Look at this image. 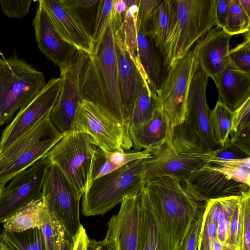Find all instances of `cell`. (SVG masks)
<instances>
[{
  "label": "cell",
  "mask_w": 250,
  "mask_h": 250,
  "mask_svg": "<svg viewBox=\"0 0 250 250\" xmlns=\"http://www.w3.org/2000/svg\"><path fill=\"white\" fill-rule=\"evenodd\" d=\"M137 42L138 59L145 79L151 90L156 93L169 70L164 56L151 36L137 33Z\"/></svg>",
  "instance_id": "d4e9b609"
},
{
  "label": "cell",
  "mask_w": 250,
  "mask_h": 250,
  "mask_svg": "<svg viewBox=\"0 0 250 250\" xmlns=\"http://www.w3.org/2000/svg\"><path fill=\"white\" fill-rule=\"evenodd\" d=\"M232 111L217 101L210 114L211 136L214 144L219 147L227 143L231 129Z\"/></svg>",
  "instance_id": "f546056e"
},
{
  "label": "cell",
  "mask_w": 250,
  "mask_h": 250,
  "mask_svg": "<svg viewBox=\"0 0 250 250\" xmlns=\"http://www.w3.org/2000/svg\"><path fill=\"white\" fill-rule=\"evenodd\" d=\"M139 195L140 202L139 250H175L155 198L146 185Z\"/></svg>",
  "instance_id": "ac0fdd59"
},
{
  "label": "cell",
  "mask_w": 250,
  "mask_h": 250,
  "mask_svg": "<svg viewBox=\"0 0 250 250\" xmlns=\"http://www.w3.org/2000/svg\"><path fill=\"white\" fill-rule=\"evenodd\" d=\"M213 241L201 229L197 250H211Z\"/></svg>",
  "instance_id": "f907efd6"
},
{
  "label": "cell",
  "mask_w": 250,
  "mask_h": 250,
  "mask_svg": "<svg viewBox=\"0 0 250 250\" xmlns=\"http://www.w3.org/2000/svg\"><path fill=\"white\" fill-rule=\"evenodd\" d=\"M42 72L16 55L0 61V123L11 120L46 85Z\"/></svg>",
  "instance_id": "5b68a950"
},
{
  "label": "cell",
  "mask_w": 250,
  "mask_h": 250,
  "mask_svg": "<svg viewBox=\"0 0 250 250\" xmlns=\"http://www.w3.org/2000/svg\"><path fill=\"white\" fill-rule=\"evenodd\" d=\"M124 16L125 14H117L113 10L112 22L122 102L123 127L126 141L132 147L129 134L130 120L137 89L144 76L136 66L125 42Z\"/></svg>",
  "instance_id": "7c38bea8"
},
{
  "label": "cell",
  "mask_w": 250,
  "mask_h": 250,
  "mask_svg": "<svg viewBox=\"0 0 250 250\" xmlns=\"http://www.w3.org/2000/svg\"><path fill=\"white\" fill-rule=\"evenodd\" d=\"M0 250H10L3 243L0 242Z\"/></svg>",
  "instance_id": "11a10c76"
},
{
  "label": "cell",
  "mask_w": 250,
  "mask_h": 250,
  "mask_svg": "<svg viewBox=\"0 0 250 250\" xmlns=\"http://www.w3.org/2000/svg\"><path fill=\"white\" fill-rule=\"evenodd\" d=\"M188 155L201 159L206 162L227 161L250 157V155L240 148L229 142V140L225 146L212 151L206 153L192 154Z\"/></svg>",
  "instance_id": "8d00e7d4"
},
{
  "label": "cell",
  "mask_w": 250,
  "mask_h": 250,
  "mask_svg": "<svg viewBox=\"0 0 250 250\" xmlns=\"http://www.w3.org/2000/svg\"><path fill=\"white\" fill-rule=\"evenodd\" d=\"M219 102L232 112L250 98V74L238 69L232 62L214 81Z\"/></svg>",
  "instance_id": "cb8c5ba5"
},
{
  "label": "cell",
  "mask_w": 250,
  "mask_h": 250,
  "mask_svg": "<svg viewBox=\"0 0 250 250\" xmlns=\"http://www.w3.org/2000/svg\"><path fill=\"white\" fill-rule=\"evenodd\" d=\"M130 140L134 148L151 151L160 149L170 139L169 120L160 104L156 108L152 118L148 122L129 128Z\"/></svg>",
  "instance_id": "603a6c76"
},
{
  "label": "cell",
  "mask_w": 250,
  "mask_h": 250,
  "mask_svg": "<svg viewBox=\"0 0 250 250\" xmlns=\"http://www.w3.org/2000/svg\"><path fill=\"white\" fill-rule=\"evenodd\" d=\"M240 200L241 196H230L210 200L204 206L216 224L217 239L225 247H227L230 217Z\"/></svg>",
  "instance_id": "484cf974"
},
{
  "label": "cell",
  "mask_w": 250,
  "mask_h": 250,
  "mask_svg": "<svg viewBox=\"0 0 250 250\" xmlns=\"http://www.w3.org/2000/svg\"><path fill=\"white\" fill-rule=\"evenodd\" d=\"M0 125H1V124H0Z\"/></svg>",
  "instance_id": "6f0895ef"
},
{
  "label": "cell",
  "mask_w": 250,
  "mask_h": 250,
  "mask_svg": "<svg viewBox=\"0 0 250 250\" xmlns=\"http://www.w3.org/2000/svg\"><path fill=\"white\" fill-rule=\"evenodd\" d=\"M88 237L85 229L82 226L80 231L74 241L73 250H86Z\"/></svg>",
  "instance_id": "c3c4849f"
},
{
  "label": "cell",
  "mask_w": 250,
  "mask_h": 250,
  "mask_svg": "<svg viewBox=\"0 0 250 250\" xmlns=\"http://www.w3.org/2000/svg\"><path fill=\"white\" fill-rule=\"evenodd\" d=\"M60 2L92 37L100 0H60Z\"/></svg>",
  "instance_id": "4dcf8cb0"
},
{
  "label": "cell",
  "mask_w": 250,
  "mask_h": 250,
  "mask_svg": "<svg viewBox=\"0 0 250 250\" xmlns=\"http://www.w3.org/2000/svg\"><path fill=\"white\" fill-rule=\"evenodd\" d=\"M127 9L125 0H114L113 10L118 14H125Z\"/></svg>",
  "instance_id": "816d5d0a"
},
{
  "label": "cell",
  "mask_w": 250,
  "mask_h": 250,
  "mask_svg": "<svg viewBox=\"0 0 250 250\" xmlns=\"http://www.w3.org/2000/svg\"><path fill=\"white\" fill-rule=\"evenodd\" d=\"M241 229L242 215L240 201L234 208L229 219L227 247L231 250H241Z\"/></svg>",
  "instance_id": "ab89813d"
},
{
  "label": "cell",
  "mask_w": 250,
  "mask_h": 250,
  "mask_svg": "<svg viewBox=\"0 0 250 250\" xmlns=\"http://www.w3.org/2000/svg\"><path fill=\"white\" fill-rule=\"evenodd\" d=\"M170 21V0H160L153 15L150 35L163 55Z\"/></svg>",
  "instance_id": "d6a6232c"
},
{
  "label": "cell",
  "mask_w": 250,
  "mask_h": 250,
  "mask_svg": "<svg viewBox=\"0 0 250 250\" xmlns=\"http://www.w3.org/2000/svg\"><path fill=\"white\" fill-rule=\"evenodd\" d=\"M160 0H139L136 20L137 33L150 35L155 11Z\"/></svg>",
  "instance_id": "74e56055"
},
{
  "label": "cell",
  "mask_w": 250,
  "mask_h": 250,
  "mask_svg": "<svg viewBox=\"0 0 250 250\" xmlns=\"http://www.w3.org/2000/svg\"><path fill=\"white\" fill-rule=\"evenodd\" d=\"M250 127V98L232 112L229 136Z\"/></svg>",
  "instance_id": "ee69618b"
},
{
  "label": "cell",
  "mask_w": 250,
  "mask_h": 250,
  "mask_svg": "<svg viewBox=\"0 0 250 250\" xmlns=\"http://www.w3.org/2000/svg\"><path fill=\"white\" fill-rule=\"evenodd\" d=\"M198 65L195 56L189 50L170 67L162 85L156 92L169 120L171 133L185 121L189 85Z\"/></svg>",
  "instance_id": "9c48e42d"
},
{
  "label": "cell",
  "mask_w": 250,
  "mask_h": 250,
  "mask_svg": "<svg viewBox=\"0 0 250 250\" xmlns=\"http://www.w3.org/2000/svg\"><path fill=\"white\" fill-rule=\"evenodd\" d=\"M244 42L229 49V54L232 64L242 71L250 74V34L247 32Z\"/></svg>",
  "instance_id": "f35d334b"
},
{
  "label": "cell",
  "mask_w": 250,
  "mask_h": 250,
  "mask_svg": "<svg viewBox=\"0 0 250 250\" xmlns=\"http://www.w3.org/2000/svg\"><path fill=\"white\" fill-rule=\"evenodd\" d=\"M155 198L175 250L193 220L201 216L204 206L177 179L167 176L146 183Z\"/></svg>",
  "instance_id": "277c9868"
},
{
  "label": "cell",
  "mask_w": 250,
  "mask_h": 250,
  "mask_svg": "<svg viewBox=\"0 0 250 250\" xmlns=\"http://www.w3.org/2000/svg\"><path fill=\"white\" fill-rule=\"evenodd\" d=\"M53 27L60 37L78 50L92 56V37L61 5L60 0H40Z\"/></svg>",
  "instance_id": "7402d4cb"
},
{
  "label": "cell",
  "mask_w": 250,
  "mask_h": 250,
  "mask_svg": "<svg viewBox=\"0 0 250 250\" xmlns=\"http://www.w3.org/2000/svg\"><path fill=\"white\" fill-rule=\"evenodd\" d=\"M104 239L112 250H139L140 232V202L139 193L125 197L118 213L107 223Z\"/></svg>",
  "instance_id": "2e32d148"
},
{
  "label": "cell",
  "mask_w": 250,
  "mask_h": 250,
  "mask_svg": "<svg viewBox=\"0 0 250 250\" xmlns=\"http://www.w3.org/2000/svg\"><path fill=\"white\" fill-rule=\"evenodd\" d=\"M242 215L241 250H250V190L241 195Z\"/></svg>",
  "instance_id": "60d3db41"
},
{
  "label": "cell",
  "mask_w": 250,
  "mask_h": 250,
  "mask_svg": "<svg viewBox=\"0 0 250 250\" xmlns=\"http://www.w3.org/2000/svg\"><path fill=\"white\" fill-rule=\"evenodd\" d=\"M151 153L150 149L137 150L129 152L116 151L105 154L107 158L114 164L119 167L136 160L146 159Z\"/></svg>",
  "instance_id": "bcb514c9"
},
{
  "label": "cell",
  "mask_w": 250,
  "mask_h": 250,
  "mask_svg": "<svg viewBox=\"0 0 250 250\" xmlns=\"http://www.w3.org/2000/svg\"><path fill=\"white\" fill-rule=\"evenodd\" d=\"M145 159L129 163L90 183L83 194L82 213L103 215L146 185Z\"/></svg>",
  "instance_id": "3957f363"
},
{
  "label": "cell",
  "mask_w": 250,
  "mask_h": 250,
  "mask_svg": "<svg viewBox=\"0 0 250 250\" xmlns=\"http://www.w3.org/2000/svg\"><path fill=\"white\" fill-rule=\"evenodd\" d=\"M118 168L119 167L112 163L107 158L105 154L98 147L93 160L90 172V183Z\"/></svg>",
  "instance_id": "b9f144b4"
},
{
  "label": "cell",
  "mask_w": 250,
  "mask_h": 250,
  "mask_svg": "<svg viewBox=\"0 0 250 250\" xmlns=\"http://www.w3.org/2000/svg\"><path fill=\"white\" fill-rule=\"evenodd\" d=\"M75 130L87 133L104 153L124 152L128 145L123 125L93 103L83 100L80 104L75 122Z\"/></svg>",
  "instance_id": "30bf717a"
},
{
  "label": "cell",
  "mask_w": 250,
  "mask_h": 250,
  "mask_svg": "<svg viewBox=\"0 0 250 250\" xmlns=\"http://www.w3.org/2000/svg\"><path fill=\"white\" fill-rule=\"evenodd\" d=\"M239 1L244 10L250 17V0H239Z\"/></svg>",
  "instance_id": "db71d44e"
},
{
  "label": "cell",
  "mask_w": 250,
  "mask_h": 250,
  "mask_svg": "<svg viewBox=\"0 0 250 250\" xmlns=\"http://www.w3.org/2000/svg\"><path fill=\"white\" fill-rule=\"evenodd\" d=\"M73 240L66 236L60 250H73Z\"/></svg>",
  "instance_id": "f5cc1de1"
},
{
  "label": "cell",
  "mask_w": 250,
  "mask_h": 250,
  "mask_svg": "<svg viewBox=\"0 0 250 250\" xmlns=\"http://www.w3.org/2000/svg\"><path fill=\"white\" fill-rule=\"evenodd\" d=\"M186 190L197 201L241 196L250 186L236 181L209 162L192 172L184 182Z\"/></svg>",
  "instance_id": "9a60e30c"
},
{
  "label": "cell",
  "mask_w": 250,
  "mask_h": 250,
  "mask_svg": "<svg viewBox=\"0 0 250 250\" xmlns=\"http://www.w3.org/2000/svg\"><path fill=\"white\" fill-rule=\"evenodd\" d=\"M208 77L198 65L188 92L184 122L172 131L168 144L177 153H206L219 148L214 143L206 99Z\"/></svg>",
  "instance_id": "6da1fadb"
},
{
  "label": "cell",
  "mask_w": 250,
  "mask_h": 250,
  "mask_svg": "<svg viewBox=\"0 0 250 250\" xmlns=\"http://www.w3.org/2000/svg\"><path fill=\"white\" fill-rule=\"evenodd\" d=\"M206 163L198 158L176 153L167 143L160 149L151 151L145 159L146 184L167 176L184 182L192 172L200 169Z\"/></svg>",
  "instance_id": "e0dca14e"
},
{
  "label": "cell",
  "mask_w": 250,
  "mask_h": 250,
  "mask_svg": "<svg viewBox=\"0 0 250 250\" xmlns=\"http://www.w3.org/2000/svg\"><path fill=\"white\" fill-rule=\"evenodd\" d=\"M114 0H100L92 35V56L96 57L110 24Z\"/></svg>",
  "instance_id": "1f68e13d"
},
{
  "label": "cell",
  "mask_w": 250,
  "mask_h": 250,
  "mask_svg": "<svg viewBox=\"0 0 250 250\" xmlns=\"http://www.w3.org/2000/svg\"><path fill=\"white\" fill-rule=\"evenodd\" d=\"M97 148L90 135L73 130L63 134L46 156L82 196L90 183L93 160Z\"/></svg>",
  "instance_id": "52a82bcc"
},
{
  "label": "cell",
  "mask_w": 250,
  "mask_h": 250,
  "mask_svg": "<svg viewBox=\"0 0 250 250\" xmlns=\"http://www.w3.org/2000/svg\"><path fill=\"white\" fill-rule=\"evenodd\" d=\"M231 37L216 26L198 42L192 50L198 65L213 81L231 62L229 54Z\"/></svg>",
  "instance_id": "44dd1931"
},
{
  "label": "cell",
  "mask_w": 250,
  "mask_h": 250,
  "mask_svg": "<svg viewBox=\"0 0 250 250\" xmlns=\"http://www.w3.org/2000/svg\"><path fill=\"white\" fill-rule=\"evenodd\" d=\"M215 0H170V21L164 46L169 69L187 54L192 44L216 25Z\"/></svg>",
  "instance_id": "7a4b0ae2"
},
{
  "label": "cell",
  "mask_w": 250,
  "mask_h": 250,
  "mask_svg": "<svg viewBox=\"0 0 250 250\" xmlns=\"http://www.w3.org/2000/svg\"><path fill=\"white\" fill-rule=\"evenodd\" d=\"M31 0H0L3 13L10 18H21L27 15L32 4Z\"/></svg>",
  "instance_id": "f6af8a7d"
},
{
  "label": "cell",
  "mask_w": 250,
  "mask_h": 250,
  "mask_svg": "<svg viewBox=\"0 0 250 250\" xmlns=\"http://www.w3.org/2000/svg\"><path fill=\"white\" fill-rule=\"evenodd\" d=\"M250 17L241 6L239 0H229V9L224 28L231 36L246 33L250 30Z\"/></svg>",
  "instance_id": "e575fe53"
},
{
  "label": "cell",
  "mask_w": 250,
  "mask_h": 250,
  "mask_svg": "<svg viewBox=\"0 0 250 250\" xmlns=\"http://www.w3.org/2000/svg\"><path fill=\"white\" fill-rule=\"evenodd\" d=\"M52 163L46 155L15 175L0 193V224L29 203L42 198L46 172Z\"/></svg>",
  "instance_id": "8fae6325"
},
{
  "label": "cell",
  "mask_w": 250,
  "mask_h": 250,
  "mask_svg": "<svg viewBox=\"0 0 250 250\" xmlns=\"http://www.w3.org/2000/svg\"><path fill=\"white\" fill-rule=\"evenodd\" d=\"M82 196L58 166L52 163L44 177L42 198L49 212L73 241L82 226L80 219Z\"/></svg>",
  "instance_id": "ba28073f"
},
{
  "label": "cell",
  "mask_w": 250,
  "mask_h": 250,
  "mask_svg": "<svg viewBox=\"0 0 250 250\" xmlns=\"http://www.w3.org/2000/svg\"><path fill=\"white\" fill-rule=\"evenodd\" d=\"M5 184H0V193L2 188L4 187Z\"/></svg>",
  "instance_id": "9f6ffc18"
},
{
  "label": "cell",
  "mask_w": 250,
  "mask_h": 250,
  "mask_svg": "<svg viewBox=\"0 0 250 250\" xmlns=\"http://www.w3.org/2000/svg\"><path fill=\"white\" fill-rule=\"evenodd\" d=\"M44 208L42 198L29 203L3 223V229L10 232H21L40 228Z\"/></svg>",
  "instance_id": "83f0119b"
},
{
  "label": "cell",
  "mask_w": 250,
  "mask_h": 250,
  "mask_svg": "<svg viewBox=\"0 0 250 250\" xmlns=\"http://www.w3.org/2000/svg\"><path fill=\"white\" fill-rule=\"evenodd\" d=\"M40 228L43 235L46 250H60L67 236L63 228L52 216L45 205Z\"/></svg>",
  "instance_id": "836d02e7"
},
{
  "label": "cell",
  "mask_w": 250,
  "mask_h": 250,
  "mask_svg": "<svg viewBox=\"0 0 250 250\" xmlns=\"http://www.w3.org/2000/svg\"><path fill=\"white\" fill-rule=\"evenodd\" d=\"M159 104L156 93L151 90L143 77L135 94L129 128L149 121Z\"/></svg>",
  "instance_id": "4316f807"
},
{
  "label": "cell",
  "mask_w": 250,
  "mask_h": 250,
  "mask_svg": "<svg viewBox=\"0 0 250 250\" xmlns=\"http://www.w3.org/2000/svg\"><path fill=\"white\" fill-rule=\"evenodd\" d=\"M86 250H112V248L105 239L100 241L88 238Z\"/></svg>",
  "instance_id": "681fc988"
},
{
  "label": "cell",
  "mask_w": 250,
  "mask_h": 250,
  "mask_svg": "<svg viewBox=\"0 0 250 250\" xmlns=\"http://www.w3.org/2000/svg\"><path fill=\"white\" fill-rule=\"evenodd\" d=\"M209 163L237 182L250 186V157L242 159Z\"/></svg>",
  "instance_id": "d590c367"
},
{
  "label": "cell",
  "mask_w": 250,
  "mask_h": 250,
  "mask_svg": "<svg viewBox=\"0 0 250 250\" xmlns=\"http://www.w3.org/2000/svg\"><path fill=\"white\" fill-rule=\"evenodd\" d=\"M87 55L82 50H77L66 68L61 71L62 86L58 100L50 112V118L62 134L75 130L78 108L83 101L80 76Z\"/></svg>",
  "instance_id": "4fadbf2b"
},
{
  "label": "cell",
  "mask_w": 250,
  "mask_h": 250,
  "mask_svg": "<svg viewBox=\"0 0 250 250\" xmlns=\"http://www.w3.org/2000/svg\"><path fill=\"white\" fill-rule=\"evenodd\" d=\"M33 25L38 47L42 53L57 65L65 69L78 50L65 42L54 29L43 7L39 4Z\"/></svg>",
  "instance_id": "ffe728a7"
},
{
  "label": "cell",
  "mask_w": 250,
  "mask_h": 250,
  "mask_svg": "<svg viewBox=\"0 0 250 250\" xmlns=\"http://www.w3.org/2000/svg\"><path fill=\"white\" fill-rule=\"evenodd\" d=\"M203 214L194 219L179 243L177 250H197Z\"/></svg>",
  "instance_id": "7bdbcfd3"
},
{
  "label": "cell",
  "mask_w": 250,
  "mask_h": 250,
  "mask_svg": "<svg viewBox=\"0 0 250 250\" xmlns=\"http://www.w3.org/2000/svg\"><path fill=\"white\" fill-rule=\"evenodd\" d=\"M96 61L106 97L109 114L123 126L122 102L112 17L96 56Z\"/></svg>",
  "instance_id": "d6986e66"
},
{
  "label": "cell",
  "mask_w": 250,
  "mask_h": 250,
  "mask_svg": "<svg viewBox=\"0 0 250 250\" xmlns=\"http://www.w3.org/2000/svg\"><path fill=\"white\" fill-rule=\"evenodd\" d=\"M229 0H215L214 17L216 26L224 28L229 9Z\"/></svg>",
  "instance_id": "7dc6e473"
},
{
  "label": "cell",
  "mask_w": 250,
  "mask_h": 250,
  "mask_svg": "<svg viewBox=\"0 0 250 250\" xmlns=\"http://www.w3.org/2000/svg\"><path fill=\"white\" fill-rule=\"evenodd\" d=\"M50 112L0 153V184H5L45 156L62 138L63 134L50 120Z\"/></svg>",
  "instance_id": "8992f818"
},
{
  "label": "cell",
  "mask_w": 250,
  "mask_h": 250,
  "mask_svg": "<svg viewBox=\"0 0 250 250\" xmlns=\"http://www.w3.org/2000/svg\"><path fill=\"white\" fill-rule=\"evenodd\" d=\"M62 83L61 77L50 79L40 92L20 109L2 131L0 140V153L32 129L51 111L59 97Z\"/></svg>",
  "instance_id": "5bb4252c"
},
{
  "label": "cell",
  "mask_w": 250,
  "mask_h": 250,
  "mask_svg": "<svg viewBox=\"0 0 250 250\" xmlns=\"http://www.w3.org/2000/svg\"><path fill=\"white\" fill-rule=\"evenodd\" d=\"M0 242L4 243L10 250H46L40 228L21 232L1 230Z\"/></svg>",
  "instance_id": "f1b7e54d"
},
{
  "label": "cell",
  "mask_w": 250,
  "mask_h": 250,
  "mask_svg": "<svg viewBox=\"0 0 250 250\" xmlns=\"http://www.w3.org/2000/svg\"><path fill=\"white\" fill-rule=\"evenodd\" d=\"M1 61V59H0V61Z\"/></svg>",
  "instance_id": "680465c9"
}]
</instances>
